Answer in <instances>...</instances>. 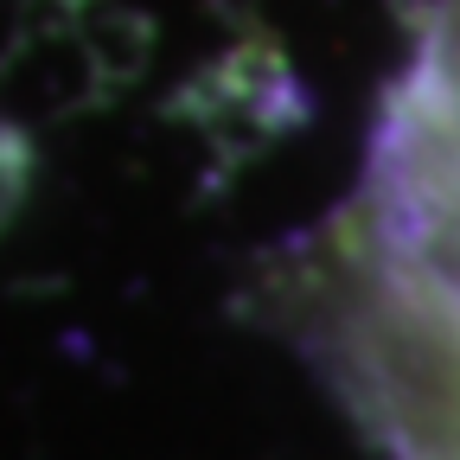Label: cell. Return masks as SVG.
Masks as SVG:
<instances>
[{"label": "cell", "mask_w": 460, "mask_h": 460, "mask_svg": "<svg viewBox=\"0 0 460 460\" xmlns=\"http://www.w3.org/2000/svg\"><path fill=\"white\" fill-rule=\"evenodd\" d=\"M365 365L410 460H460V326L435 307L390 301L371 320Z\"/></svg>", "instance_id": "6da1fadb"}]
</instances>
